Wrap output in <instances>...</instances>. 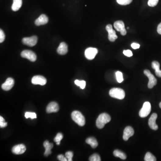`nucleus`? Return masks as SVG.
I'll return each instance as SVG.
<instances>
[{"mask_svg":"<svg viewBox=\"0 0 161 161\" xmlns=\"http://www.w3.org/2000/svg\"><path fill=\"white\" fill-rule=\"evenodd\" d=\"M111 118L108 114L104 113L100 114L96 122L97 127L99 129L103 128L105 124L111 121Z\"/></svg>","mask_w":161,"mask_h":161,"instance_id":"nucleus-1","label":"nucleus"},{"mask_svg":"<svg viewBox=\"0 0 161 161\" xmlns=\"http://www.w3.org/2000/svg\"><path fill=\"white\" fill-rule=\"evenodd\" d=\"M73 120L80 126H83L85 124V118L82 114L79 111H73L71 114Z\"/></svg>","mask_w":161,"mask_h":161,"instance_id":"nucleus-2","label":"nucleus"},{"mask_svg":"<svg viewBox=\"0 0 161 161\" xmlns=\"http://www.w3.org/2000/svg\"><path fill=\"white\" fill-rule=\"evenodd\" d=\"M110 96L118 99H123L125 97V92L123 89L119 88H113L109 91Z\"/></svg>","mask_w":161,"mask_h":161,"instance_id":"nucleus-3","label":"nucleus"},{"mask_svg":"<svg viewBox=\"0 0 161 161\" xmlns=\"http://www.w3.org/2000/svg\"><path fill=\"white\" fill-rule=\"evenodd\" d=\"M151 106L150 102H145L139 112V116L141 118L147 116L151 112Z\"/></svg>","mask_w":161,"mask_h":161,"instance_id":"nucleus-4","label":"nucleus"},{"mask_svg":"<svg viewBox=\"0 0 161 161\" xmlns=\"http://www.w3.org/2000/svg\"><path fill=\"white\" fill-rule=\"evenodd\" d=\"M144 73L145 75H146L148 77V79H149L148 84V87L149 89H151L157 84V79L154 77V76L151 73L150 71L148 70H145Z\"/></svg>","mask_w":161,"mask_h":161,"instance_id":"nucleus-5","label":"nucleus"},{"mask_svg":"<svg viewBox=\"0 0 161 161\" xmlns=\"http://www.w3.org/2000/svg\"><path fill=\"white\" fill-rule=\"evenodd\" d=\"M21 56L23 58H26L32 62H34L37 59V56L35 53L32 51L28 50L23 51L21 52Z\"/></svg>","mask_w":161,"mask_h":161,"instance_id":"nucleus-6","label":"nucleus"},{"mask_svg":"<svg viewBox=\"0 0 161 161\" xmlns=\"http://www.w3.org/2000/svg\"><path fill=\"white\" fill-rule=\"evenodd\" d=\"M114 27L117 31L120 32L122 35H125L127 34V31L125 28L124 23L123 21H117L114 23Z\"/></svg>","mask_w":161,"mask_h":161,"instance_id":"nucleus-7","label":"nucleus"},{"mask_svg":"<svg viewBox=\"0 0 161 161\" xmlns=\"http://www.w3.org/2000/svg\"><path fill=\"white\" fill-rule=\"evenodd\" d=\"M23 44L30 47H33L37 44L38 38L36 36H31L30 37H25L22 40Z\"/></svg>","mask_w":161,"mask_h":161,"instance_id":"nucleus-8","label":"nucleus"},{"mask_svg":"<svg viewBox=\"0 0 161 161\" xmlns=\"http://www.w3.org/2000/svg\"><path fill=\"white\" fill-rule=\"evenodd\" d=\"M98 52L97 49L93 48H89L85 52V55L88 60H92L95 58Z\"/></svg>","mask_w":161,"mask_h":161,"instance_id":"nucleus-9","label":"nucleus"},{"mask_svg":"<svg viewBox=\"0 0 161 161\" xmlns=\"http://www.w3.org/2000/svg\"><path fill=\"white\" fill-rule=\"evenodd\" d=\"M106 30L108 33V38L111 42H114L118 38V36L116 34V31L113 29L112 25H107L106 27Z\"/></svg>","mask_w":161,"mask_h":161,"instance_id":"nucleus-10","label":"nucleus"},{"mask_svg":"<svg viewBox=\"0 0 161 161\" xmlns=\"http://www.w3.org/2000/svg\"><path fill=\"white\" fill-rule=\"evenodd\" d=\"M31 82L34 85L44 86L46 84L47 80L43 76L37 75L32 77Z\"/></svg>","mask_w":161,"mask_h":161,"instance_id":"nucleus-11","label":"nucleus"},{"mask_svg":"<svg viewBox=\"0 0 161 161\" xmlns=\"http://www.w3.org/2000/svg\"><path fill=\"white\" fill-rule=\"evenodd\" d=\"M157 117H158V115L157 114L154 113L151 115L150 118L148 120V125L151 129L154 130H158L159 128L156 123V120Z\"/></svg>","mask_w":161,"mask_h":161,"instance_id":"nucleus-12","label":"nucleus"},{"mask_svg":"<svg viewBox=\"0 0 161 161\" xmlns=\"http://www.w3.org/2000/svg\"><path fill=\"white\" fill-rule=\"evenodd\" d=\"M59 110V106L57 102H51L48 105L46 108V112L48 113H57Z\"/></svg>","mask_w":161,"mask_h":161,"instance_id":"nucleus-13","label":"nucleus"},{"mask_svg":"<svg viewBox=\"0 0 161 161\" xmlns=\"http://www.w3.org/2000/svg\"><path fill=\"white\" fill-rule=\"evenodd\" d=\"M26 150V147L23 144H19L13 146L12 149V153L15 154H23Z\"/></svg>","mask_w":161,"mask_h":161,"instance_id":"nucleus-14","label":"nucleus"},{"mask_svg":"<svg viewBox=\"0 0 161 161\" xmlns=\"http://www.w3.org/2000/svg\"><path fill=\"white\" fill-rule=\"evenodd\" d=\"M14 84V80L11 77L8 78L5 83L2 85V88L5 91H8L13 88Z\"/></svg>","mask_w":161,"mask_h":161,"instance_id":"nucleus-15","label":"nucleus"},{"mask_svg":"<svg viewBox=\"0 0 161 161\" xmlns=\"http://www.w3.org/2000/svg\"><path fill=\"white\" fill-rule=\"evenodd\" d=\"M134 134V131L133 127L130 126H127L125 127L123 131V140L125 141L128 140L129 138L133 136Z\"/></svg>","mask_w":161,"mask_h":161,"instance_id":"nucleus-16","label":"nucleus"},{"mask_svg":"<svg viewBox=\"0 0 161 161\" xmlns=\"http://www.w3.org/2000/svg\"><path fill=\"white\" fill-rule=\"evenodd\" d=\"M48 22V18L46 15L45 14H41L40 17L35 20L34 23L37 26H40L46 24Z\"/></svg>","mask_w":161,"mask_h":161,"instance_id":"nucleus-17","label":"nucleus"},{"mask_svg":"<svg viewBox=\"0 0 161 161\" xmlns=\"http://www.w3.org/2000/svg\"><path fill=\"white\" fill-rule=\"evenodd\" d=\"M57 53L61 55H64L68 52V46L66 43L62 42L57 49Z\"/></svg>","mask_w":161,"mask_h":161,"instance_id":"nucleus-18","label":"nucleus"},{"mask_svg":"<svg viewBox=\"0 0 161 161\" xmlns=\"http://www.w3.org/2000/svg\"><path fill=\"white\" fill-rule=\"evenodd\" d=\"M44 146L45 148V151L44 155L45 156H48L51 154V149L53 147V144L50 143L48 141H46L44 142Z\"/></svg>","mask_w":161,"mask_h":161,"instance_id":"nucleus-19","label":"nucleus"},{"mask_svg":"<svg viewBox=\"0 0 161 161\" xmlns=\"http://www.w3.org/2000/svg\"><path fill=\"white\" fill-rule=\"evenodd\" d=\"M152 67L155 70V74L158 77H161V70H160V64L158 61H154L152 63Z\"/></svg>","mask_w":161,"mask_h":161,"instance_id":"nucleus-20","label":"nucleus"},{"mask_svg":"<svg viewBox=\"0 0 161 161\" xmlns=\"http://www.w3.org/2000/svg\"><path fill=\"white\" fill-rule=\"evenodd\" d=\"M86 142L88 144L90 145L91 147L93 148H95L98 145V143L96 139L95 138H93V137L87 138Z\"/></svg>","mask_w":161,"mask_h":161,"instance_id":"nucleus-21","label":"nucleus"},{"mask_svg":"<svg viewBox=\"0 0 161 161\" xmlns=\"http://www.w3.org/2000/svg\"><path fill=\"white\" fill-rule=\"evenodd\" d=\"M22 5V0H13L12 9L13 11H17L20 9Z\"/></svg>","mask_w":161,"mask_h":161,"instance_id":"nucleus-22","label":"nucleus"},{"mask_svg":"<svg viewBox=\"0 0 161 161\" xmlns=\"http://www.w3.org/2000/svg\"><path fill=\"white\" fill-rule=\"evenodd\" d=\"M113 154L115 157H119L122 159H125L127 158L126 154L119 150H115L114 151Z\"/></svg>","mask_w":161,"mask_h":161,"instance_id":"nucleus-23","label":"nucleus"},{"mask_svg":"<svg viewBox=\"0 0 161 161\" xmlns=\"http://www.w3.org/2000/svg\"><path fill=\"white\" fill-rule=\"evenodd\" d=\"M144 160L145 161H156L157 160L156 158L150 152H147L146 153L145 157Z\"/></svg>","mask_w":161,"mask_h":161,"instance_id":"nucleus-24","label":"nucleus"},{"mask_svg":"<svg viewBox=\"0 0 161 161\" xmlns=\"http://www.w3.org/2000/svg\"><path fill=\"white\" fill-rule=\"evenodd\" d=\"M74 83L77 86H79L81 89H84L86 87V82L85 80H75Z\"/></svg>","mask_w":161,"mask_h":161,"instance_id":"nucleus-25","label":"nucleus"},{"mask_svg":"<svg viewBox=\"0 0 161 161\" xmlns=\"http://www.w3.org/2000/svg\"><path fill=\"white\" fill-rule=\"evenodd\" d=\"M116 75L118 82L119 83H121L123 80L122 73L120 71H117L116 72Z\"/></svg>","mask_w":161,"mask_h":161,"instance_id":"nucleus-26","label":"nucleus"},{"mask_svg":"<svg viewBox=\"0 0 161 161\" xmlns=\"http://www.w3.org/2000/svg\"><path fill=\"white\" fill-rule=\"evenodd\" d=\"M25 116L27 119L30 118L31 119H34L37 118V115L34 113H30V112H27L25 114Z\"/></svg>","mask_w":161,"mask_h":161,"instance_id":"nucleus-27","label":"nucleus"},{"mask_svg":"<svg viewBox=\"0 0 161 161\" xmlns=\"http://www.w3.org/2000/svg\"><path fill=\"white\" fill-rule=\"evenodd\" d=\"M90 161H100L101 158L99 155L97 154H95L92 155L89 158Z\"/></svg>","mask_w":161,"mask_h":161,"instance_id":"nucleus-28","label":"nucleus"},{"mask_svg":"<svg viewBox=\"0 0 161 161\" xmlns=\"http://www.w3.org/2000/svg\"><path fill=\"white\" fill-rule=\"evenodd\" d=\"M133 0H116L117 2L119 4L122 5H129L132 2Z\"/></svg>","mask_w":161,"mask_h":161,"instance_id":"nucleus-29","label":"nucleus"},{"mask_svg":"<svg viewBox=\"0 0 161 161\" xmlns=\"http://www.w3.org/2000/svg\"><path fill=\"white\" fill-rule=\"evenodd\" d=\"M159 0H148V5L150 7H154L157 5Z\"/></svg>","mask_w":161,"mask_h":161,"instance_id":"nucleus-30","label":"nucleus"},{"mask_svg":"<svg viewBox=\"0 0 161 161\" xmlns=\"http://www.w3.org/2000/svg\"><path fill=\"white\" fill-rule=\"evenodd\" d=\"M73 154L72 152L71 151H68L66 153V158H67V160L69 161H72V158L73 157Z\"/></svg>","mask_w":161,"mask_h":161,"instance_id":"nucleus-31","label":"nucleus"},{"mask_svg":"<svg viewBox=\"0 0 161 161\" xmlns=\"http://www.w3.org/2000/svg\"><path fill=\"white\" fill-rule=\"evenodd\" d=\"M63 134H61V133H58V134L56 135V137L55 138L54 141L55 142H60L61 140L63 139Z\"/></svg>","mask_w":161,"mask_h":161,"instance_id":"nucleus-32","label":"nucleus"},{"mask_svg":"<svg viewBox=\"0 0 161 161\" xmlns=\"http://www.w3.org/2000/svg\"><path fill=\"white\" fill-rule=\"evenodd\" d=\"M7 125V123L5 122L4 119L2 116H0V127H6Z\"/></svg>","mask_w":161,"mask_h":161,"instance_id":"nucleus-33","label":"nucleus"},{"mask_svg":"<svg viewBox=\"0 0 161 161\" xmlns=\"http://www.w3.org/2000/svg\"><path fill=\"white\" fill-rule=\"evenodd\" d=\"M5 38V34L4 32L2 29H1L0 30V43H2L4 41Z\"/></svg>","mask_w":161,"mask_h":161,"instance_id":"nucleus-34","label":"nucleus"},{"mask_svg":"<svg viewBox=\"0 0 161 161\" xmlns=\"http://www.w3.org/2000/svg\"><path fill=\"white\" fill-rule=\"evenodd\" d=\"M123 53L124 55H126L127 57H131V56H133V53L130 50L123 51Z\"/></svg>","mask_w":161,"mask_h":161,"instance_id":"nucleus-35","label":"nucleus"},{"mask_svg":"<svg viewBox=\"0 0 161 161\" xmlns=\"http://www.w3.org/2000/svg\"><path fill=\"white\" fill-rule=\"evenodd\" d=\"M57 158H58V159L59 161H68L67 160V158H66V156H64V155H62V154H60V155H58L57 156Z\"/></svg>","mask_w":161,"mask_h":161,"instance_id":"nucleus-36","label":"nucleus"},{"mask_svg":"<svg viewBox=\"0 0 161 161\" xmlns=\"http://www.w3.org/2000/svg\"><path fill=\"white\" fill-rule=\"evenodd\" d=\"M140 45L139 44H137V43H133L131 45V47L134 49H137L139 48H140Z\"/></svg>","mask_w":161,"mask_h":161,"instance_id":"nucleus-37","label":"nucleus"},{"mask_svg":"<svg viewBox=\"0 0 161 161\" xmlns=\"http://www.w3.org/2000/svg\"><path fill=\"white\" fill-rule=\"evenodd\" d=\"M157 32L159 34H161V23L158 25L157 28Z\"/></svg>","mask_w":161,"mask_h":161,"instance_id":"nucleus-38","label":"nucleus"},{"mask_svg":"<svg viewBox=\"0 0 161 161\" xmlns=\"http://www.w3.org/2000/svg\"><path fill=\"white\" fill-rule=\"evenodd\" d=\"M56 145H59L60 144V142H56Z\"/></svg>","mask_w":161,"mask_h":161,"instance_id":"nucleus-39","label":"nucleus"},{"mask_svg":"<svg viewBox=\"0 0 161 161\" xmlns=\"http://www.w3.org/2000/svg\"><path fill=\"white\" fill-rule=\"evenodd\" d=\"M159 107H160V108H161V102H160V103H159Z\"/></svg>","mask_w":161,"mask_h":161,"instance_id":"nucleus-40","label":"nucleus"}]
</instances>
